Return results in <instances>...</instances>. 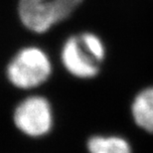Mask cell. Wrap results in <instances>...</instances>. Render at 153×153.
<instances>
[{"instance_id":"7a4b0ae2","label":"cell","mask_w":153,"mask_h":153,"mask_svg":"<svg viewBox=\"0 0 153 153\" xmlns=\"http://www.w3.org/2000/svg\"><path fill=\"white\" fill-rule=\"evenodd\" d=\"M82 2V0H20L18 14L29 31L42 34L71 16Z\"/></svg>"},{"instance_id":"277c9868","label":"cell","mask_w":153,"mask_h":153,"mask_svg":"<svg viewBox=\"0 0 153 153\" xmlns=\"http://www.w3.org/2000/svg\"><path fill=\"white\" fill-rule=\"evenodd\" d=\"M60 59L64 69L76 79H91L100 73L102 64L90 53L79 34L73 35L64 42Z\"/></svg>"},{"instance_id":"3957f363","label":"cell","mask_w":153,"mask_h":153,"mask_svg":"<svg viewBox=\"0 0 153 153\" xmlns=\"http://www.w3.org/2000/svg\"><path fill=\"white\" fill-rule=\"evenodd\" d=\"M13 122L21 133L30 138L47 136L53 130L55 124L52 103L44 96H28L15 106Z\"/></svg>"},{"instance_id":"6da1fadb","label":"cell","mask_w":153,"mask_h":153,"mask_svg":"<svg viewBox=\"0 0 153 153\" xmlns=\"http://www.w3.org/2000/svg\"><path fill=\"white\" fill-rule=\"evenodd\" d=\"M5 73L14 88L31 91L48 82L53 74V63L42 48L27 46L18 50L11 58Z\"/></svg>"},{"instance_id":"52a82bcc","label":"cell","mask_w":153,"mask_h":153,"mask_svg":"<svg viewBox=\"0 0 153 153\" xmlns=\"http://www.w3.org/2000/svg\"><path fill=\"white\" fill-rule=\"evenodd\" d=\"M79 36L87 49L94 57V59L100 64H102L106 56V48L102 40L97 34L91 32L79 33Z\"/></svg>"},{"instance_id":"5b68a950","label":"cell","mask_w":153,"mask_h":153,"mask_svg":"<svg viewBox=\"0 0 153 153\" xmlns=\"http://www.w3.org/2000/svg\"><path fill=\"white\" fill-rule=\"evenodd\" d=\"M130 114L140 129L153 134V85L143 88L135 94L130 105Z\"/></svg>"},{"instance_id":"8992f818","label":"cell","mask_w":153,"mask_h":153,"mask_svg":"<svg viewBox=\"0 0 153 153\" xmlns=\"http://www.w3.org/2000/svg\"><path fill=\"white\" fill-rule=\"evenodd\" d=\"M88 153H132L131 144L118 134H94L87 141Z\"/></svg>"}]
</instances>
